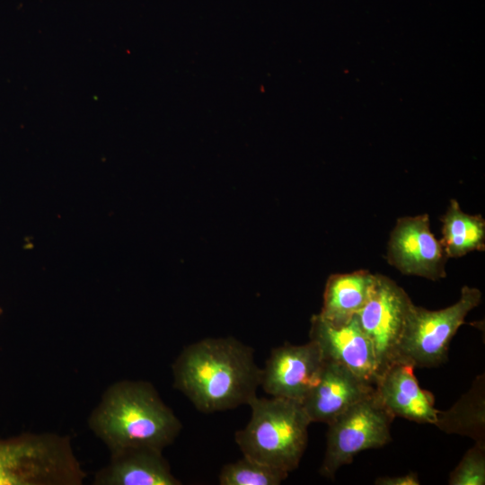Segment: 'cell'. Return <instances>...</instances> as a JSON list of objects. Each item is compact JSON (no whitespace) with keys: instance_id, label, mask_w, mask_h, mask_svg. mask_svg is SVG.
Returning a JSON list of instances; mask_svg holds the SVG:
<instances>
[{"instance_id":"ac0fdd59","label":"cell","mask_w":485,"mask_h":485,"mask_svg":"<svg viewBox=\"0 0 485 485\" xmlns=\"http://www.w3.org/2000/svg\"><path fill=\"white\" fill-rule=\"evenodd\" d=\"M450 485L485 484V444L475 442L450 473Z\"/></svg>"},{"instance_id":"9a60e30c","label":"cell","mask_w":485,"mask_h":485,"mask_svg":"<svg viewBox=\"0 0 485 485\" xmlns=\"http://www.w3.org/2000/svg\"><path fill=\"white\" fill-rule=\"evenodd\" d=\"M485 380L478 375L470 390L446 411H440L435 425L446 433L467 436L485 444Z\"/></svg>"},{"instance_id":"7a4b0ae2","label":"cell","mask_w":485,"mask_h":485,"mask_svg":"<svg viewBox=\"0 0 485 485\" xmlns=\"http://www.w3.org/2000/svg\"><path fill=\"white\" fill-rule=\"evenodd\" d=\"M87 425L110 453L132 447L163 452L182 428L151 383L126 379L105 389Z\"/></svg>"},{"instance_id":"6da1fadb","label":"cell","mask_w":485,"mask_h":485,"mask_svg":"<svg viewBox=\"0 0 485 485\" xmlns=\"http://www.w3.org/2000/svg\"><path fill=\"white\" fill-rule=\"evenodd\" d=\"M173 386L204 413L249 404L257 396L261 368L253 349L234 338H208L192 343L172 366Z\"/></svg>"},{"instance_id":"7c38bea8","label":"cell","mask_w":485,"mask_h":485,"mask_svg":"<svg viewBox=\"0 0 485 485\" xmlns=\"http://www.w3.org/2000/svg\"><path fill=\"white\" fill-rule=\"evenodd\" d=\"M414 368L410 364L393 362L378 377L375 394L394 418L435 425L439 410L434 406L433 394L419 385Z\"/></svg>"},{"instance_id":"52a82bcc","label":"cell","mask_w":485,"mask_h":485,"mask_svg":"<svg viewBox=\"0 0 485 485\" xmlns=\"http://www.w3.org/2000/svg\"><path fill=\"white\" fill-rule=\"evenodd\" d=\"M412 304L405 290L393 280L375 274L366 301L356 318L372 342L380 375L396 361L398 343Z\"/></svg>"},{"instance_id":"e0dca14e","label":"cell","mask_w":485,"mask_h":485,"mask_svg":"<svg viewBox=\"0 0 485 485\" xmlns=\"http://www.w3.org/2000/svg\"><path fill=\"white\" fill-rule=\"evenodd\" d=\"M287 476V472L243 455L222 467L218 481L220 485H278Z\"/></svg>"},{"instance_id":"5bb4252c","label":"cell","mask_w":485,"mask_h":485,"mask_svg":"<svg viewBox=\"0 0 485 485\" xmlns=\"http://www.w3.org/2000/svg\"><path fill=\"white\" fill-rule=\"evenodd\" d=\"M374 278L375 274L366 269L331 275L325 286L320 317L335 325L351 321L366 301Z\"/></svg>"},{"instance_id":"8992f818","label":"cell","mask_w":485,"mask_h":485,"mask_svg":"<svg viewBox=\"0 0 485 485\" xmlns=\"http://www.w3.org/2000/svg\"><path fill=\"white\" fill-rule=\"evenodd\" d=\"M394 417L376 398L375 392L355 403L328 424L327 443L320 473L333 478L358 453L379 448L391 441Z\"/></svg>"},{"instance_id":"ba28073f","label":"cell","mask_w":485,"mask_h":485,"mask_svg":"<svg viewBox=\"0 0 485 485\" xmlns=\"http://www.w3.org/2000/svg\"><path fill=\"white\" fill-rule=\"evenodd\" d=\"M386 259L404 275L430 280L446 277L448 257L441 242L430 230L428 214L397 219L390 234Z\"/></svg>"},{"instance_id":"3957f363","label":"cell","mask_w":485,"mask_h":485,"mask_svg":"<svg viewBox=\"0 0 485 485\" xmlns=\"http://www.w3.org/2000/svg\"><path fill=\"white\" fill-rule=\"evenodd\" d=\"M250 421L234 434L242 454L288 473L296 469L312 423L299 401L254 397Z\"/></svg>"},{"instance_id":"9c48e42d","label":"cell","mask_w":485,"mask_h":485,"mask_svg":"<svg viewBox=\"0 0 485 485\" xmlns=\"http://www.w3.org/2000/svg\"><path fill=\"white\" fill-rule=\"evenodd\" d=\"M323 363L319 346L311 340L275 348L261 369L260 386L271 397L302 401L316 384Z\"/></svg>"},{"instance_id":"277c9868","label":"cell","mask_w":485,"mask_h":485,"mask_svg":"<svg viewBox=\"0 0 485 485\" xmlns=\"http://www.w3.org/2000/svg\"><path fill=\"white\" fill-rule=\"evenodd\" d=\"M75 470L67 436L43 432L0 438V485H67Z\"/></svg>"},{"instance_id":"30bf717a","label":"cell","mask_w":485,"mask_h":485,"mask_svg":"<svg viewBox=\"0 0 485 485\" xmlns=\"http://www.w3.org/2000/svg\"><path fill=\"white\" fill-rule=\"evenodd\" d=\"M309 336L319 346L324 360L338 363L364 382L375 385L380 375L375 352L356 316L347 323L335 325L315 314Z\"/></svg>"},{"instance_id":"5b68a950","label":"cell","mask_w":485,"mask_h":485,"mask_svg":"<svg viewBox=\"0 0 485 485\" xmlns=\"http://www.w3.org/2000/svg\"><path fill=\"white\" fill-rule=\"evenodd\" d=\"M481 302V292L464 286L458 301L446 308L430 311L412 304L398 343L396 361L414 367H432L445 362L451 340Z\"/></svg>"},{"instance_id":"2e32d148","label":"cell","mask_w":485,"mask_h":485,"mask_svg":"<svg viewBox=\"0 0 485 485\" xmlns=\"http://www.w3.org/2000/svg\"><path fill=\"white\" fill-rule=\"evenodd\" d=\"M442 239L448 258H460L472 251L485 249V219L480 214L463 212L456 199L452 198L441 216Z\"/></svg>"},{"instance_id":"d6986e66","label":"cell","mask_w":485,"mask_h":485,"mask_svg":"<svg viewBox=\"0 0 485 485\" xmlns=\"http://www.w3.org/2000/svg\"><path fill=\"white\" fill-rule=\"evenodd\" d=\"M376 485H419V481L417 473H408L395 477H380L375 480Z\"/></svg>"},{"instance_id":"8fae6325","label":"cell","mask_w":485,"mask_h":485,"mask_svg":"<svg viewBox=\"0 0 485 485\" xmlns=\"http://www.w3.org/2000/svg\"><path fill=\"white\" fill-rule=\"evenodd\" d=\"M374 392V385L364 382L347 367L324 360L316 384L301 403L311 422L328 425Z\"/></svg>"},{"instance_id":"4fadbf2b","label":"cell","mask_w":485,"mask_h":485,"mask_svg":"<svg viewBox=\"0 0 485 485\" xmlns=\"http://www.w3.org/2000/svg\"><path fill=\"white\" fill-rule=\"evenodd\" d=\"M107 464L99 469L93 485H181L163 452L146 447L110 453Z\"/></svg>"}]
</instances>
